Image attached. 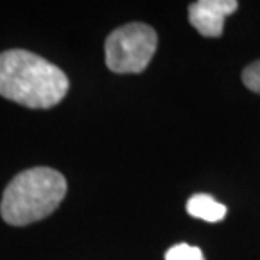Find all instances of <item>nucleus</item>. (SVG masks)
Instances as JSON below:
<instances>
[{"mask_svg": "<svg viewBox=\"0 0 260 260\" xmlns=\"http://www.w3.org/2000/svg\"><path fill=\"white\" fill-rule=\"evenodd\" d=\"M166 260H205L201 248L189 243H178L166 252Z\"/></svg>", "mask_w": 260, "mask_h": 260, "instance_id": "6", "label": "nucleus"}, {"mask_svg": "<svg viewBox=\"0 0 260 260\" xmlns=\"http://www.w3.org/2000/svg\"><path fill=\"white\" fill-rule=\"evenodd\" d=\"M66 179L51 168L25 169L4 191L0 213L14 226L30 225L49 216L66 196Z\"/></svg>", "mask_w": 260, "mask_h": 260, "instance_id": "2", "label": "nucleus"}, {"mask_svg": "<svg viewBox=\"0 0 260 260\" xmlns=\"http://www.w3.org/2000/svg\"><path fill=\"white\" fill-rule=\"evenodd\" d=\"M242 81L248 90L260 95V59L248 64L242 73Z\"/></svg>", "mask_w": 260, "mask_h": 260, "instance_id": "7", "label": "nucleus"}, {"mask_svg": "<svg viewBox=\"0 0 260 260\" xmlns=\"http://www.w3.org/2000/svg\"><path fill=\"white\" fill-rule=\"evenodd\" d=\"M157 48V34L147 24L132 22L115 29L105 41V63L113 73H142Z\"/></svg>", "mask_w": 260, "mask_h": 260, "instance_id": "3", "label": "nucleus"}, {"mask_svg": "<svg viewBox=\"0 0 260 260\" xmlns=\"http://www.w3.org/2000/svg\"><path fill=\"white\" fill-rule=\"evenodd\" d=\"M70 80L63 70L24 49L0 54V95L29 108H51L63 100Z\"/></svg>", "mask_w": 260, "mask_h": 260, "instance_id": "1", "label": "nucleus"}, {"mask_svg": "<svg viewBox=\"0 0 260 260\" xmlns=\"http://www.w3.org/2000/svg\"><path fill=\"white\" fill-rule=\"evenodd\" d=\"M186 210L193 218L198 220L216 223L221 221L226 215V206L218 203L215 198L210 194H194L186 203Z\"/></svg>", "mask_w": 260, "mask_h": 260, "instance_id": "5", "label": "nucleus"}, {"mask_svg": "<svg viewBox=\"0 0 260 260\" xmlns=\"http://www.w3.org/2000/svg\"><path fill=\"white\" fill-rule=\"evenodd\" d=\"M237 9V0H198L189 5V24L205 38H220L226 15Z\"/></svg>", "mask_w": 260, "mask_h": 260, "instance_id": "4", "label": "nucleus"}]
</instances>
